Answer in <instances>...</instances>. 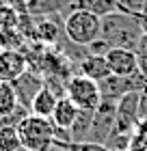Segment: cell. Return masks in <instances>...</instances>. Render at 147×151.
<instances>
[{"instance_id":"cell-2","label":"cell","mask_w":147,"mask_h":151,"mask_svg":"<svg viewBox=\"0 0 147 151\" xmlns=\"http://www.w3.org/2000/svg\"><path fill=\"white\" fill-rule=\"evenodd\" d=\"M63 30L67 41H72L74 45L89 47L93 41L100 39V17L89 11L72 9L63 19Z\"/></svg>"},{"instance_id":"cell-15","label":"cell","mask_w":147,"mask_h":151,"mask_svg":"<svg viewBox=\"0 0 147 151\" xmlns=\"http://www.w3.org/2000/svg\"><path fill=\"white\" fill-rule=\"evenodd\" d=\"M17 95L11 82L0 80V116H9L13 110L17 108Z\"/></svg>"},{"instance_id":"cell-16","label":"cell","mask_w":147,"mask_h":151,"mask_svg":"<svg viewBox=\"0 0 147 151\" xmlns=\"http://www.w3.org/2000/svg\"><path fill=\"white\" fill-rule=\"evenodd\" d=\"M22 140H20L17 125H4L0 127V151H20Z\"/></svg>"},{"instance_id":"cell-3","label":"cell","mask_w":147,"mask_h":151,"mask_svg":"<svg viewBox=\"0 0 147 151\" xmlns=\"http://www.w3.org/2000/svg\"><path fill=\"white\" fill-rule=\"evenodd\" d=\"M22 149L26 151H50L54 145V123L43 116L28 114L22 123H17Z\"/></svg>"},{"instance_id":"cell-19","label":"cell","mask_w":147,"mask_h":151,"mask_svg":"<svg viewBox=\"0 0 147 151\" xmlns=\"http://www.w3.org/2000/svg\"><path fill=\"white\" fill-rule=\"evenodd\" d=\"M128 151H147V119H141L136 123L134 132L130 136Z\"/></svg>"},{"instance_id":"cell-6","label":"cell","mask_w":147,"mask_h":151,"mask_svg":"<svg viewBox=\"0 0 147 151\" xmlns=\"http://www.w3.org/2000/svg\"><path fill=\"white\" fill-rule=\"evenodd\" d=\"M115 116H117V101H100V106L93 110V121H91L89 140L106 145L115 129Z\"/></svg>"},{"instance_id":"cell-5","label":"cell","mask_w":147,"mask_h":151,"mask_svg":"<svg viewBox=\"0 0 147 151\" xmlns=\"http://www.w3.org/2000/svg\"><path fill=\"white\" fill-rule=\"evenodd\" d=\"M138 95H141V91H130L117 101V116H115L113 134L132 136V132H134V127L138 123Z\"/></svg>"},{"instance_id":"cell-11","label":"cell","mask_w":147,"mask_h":151,"mask_svg":"<svg viewBox=\"0 0 147 151\" xmlns=\"http://www.w3.org/2000/svg\"><path fill=\"white\" fill-rule=\"evenodd\" d=\"M76 116H78V106H76L69 97H65V95H63V97L56 99V108H54L50 121H52L56 127L69 129V127H72V123L76 121Z\"/></svg>"},{"instance_id":"cell-4","label":"cell","mask_w":147,"mask_h":151,"mask_svg":"<svg viewBox=\"0 0 147 151\" xmlns=\"http://www.w3.org/2000/svg\"><path fill=\"white\" fill-rule=\"evenodd\" d=\"M65 97H69L78 106V110H95L102 101L100 86L95 80L87 78V76H72L65 82Z\"/></svg>"},{"instance_id":"cell-13","label":"cell","mask_w":147,"mask_h":151,"mask_svg":"<svg viewBox=\"0 0 147 151\" xmlns=\"http://www.w3.org/2000/svg\"><path fill=\"white\" fill-rule=\"evenodd\" d=\"M91 121H93V110H78V116L69 127V136L72 142H85L89 140V132H91Z\"/></svg>"},{"instance_id":"cell-12","label":"cell","mask_w":147,"mask_h":151,"mask_svg":"<svg viewBox=\"0 0 147 151\" xmlns=\"http://www.w3.org/2000/svg\"><path fill=\"white\" fill-rule=\"evenodd\" d=\"M56 93H52L50 88H48L43 84V88L33 97L30 101V114L35 116H43V119H50L52 112H54V108H56Z\"/></svg>"},{"instance_id":"cell-1","label":"cell","mask_w":147,"mask_h":151,"mask_svg":"<svg viewBox=\"0 0 147 151\" xmlns=\"http://www.w3.org/2000/svg\"><path fill=\"white\" fill-rule=\"evenodd\" d=\"M141 37H143V26L138 15L115 11L100 17V41L106 43L108 50L110 47L136 50Z\"/></svg>"},{"instance_id":"cell-8","label":"cell","mask_w":147,"mask_h":151,"mask_svg":"<svg viewBox=\"0 0 147 151\" xmlns=\"http://www.w3.org/2000/svg\"><path fill=\"white\" fill-rule=\"evenodd\" d=\"M28 69L24 50H0V80L13 82Z\"/></svg>"},{"instance_id":"cell-7","label":"cell","mask_w":147,"mask_h":151,"mask_svg":"<svg viewBox=\"0 0 147 151\" xmlns=\"http://www.w3.org/2000/svg\"><path fill=\"white\" fill-rule=\"evenodd\" d=\"M108 63V69L113 76H134L138 71V58L134 50H125V47H110L104 54Z\"/></svg>"},{"instance_id":"cell-22","label":"cell","mask_w":147,"mask_h":151,"mask_svg":"<svg viewBox=\"0 0 147 151\" xmlns=\"http://www.w3.org/2000/svg\"><path fill=\"white\" fill-rule=\"evenodd\" d=\"M59 149H67V151H108L104 145H100V142H91V140H85V142H67L65 147H59Z\"/></svg>"},{"instance_id":"cell-9","label":"cell","mask_w":147,"mask_h":151,"mask_svg":"<svg viewBox=\"0 0 147 151\" xmlns=\"http://www.w3.org/2000/svg\"><path fill=\"white\" fill-rule=\"evenodd\" d=\"M11 84H13V88H15L17 101L30 108L33 97L41 91V88H43V76H41V73H35V71H30V69H26L20 78L13 80Z\"/></svg>"},{"instance_id":"cell-18","label":"cell","mask_w":147,"mask_h":151,"mask_svg":"<svg viewBox=\"0 0 147 151\" xmlns=\"http://www.w3.org/2000/svg\"><path fill=\"white\" fill-rule=\"evenodd\" d=\"M26 43L20 30H0V50H24Z\"/></svg>"},{"instance_id":"cell-20","label":"cell","mask_w":147,"mask_h":151,"mask_svg":"<svg viewBox=\"0 0 147 151\" xmlns=\"http://www.w3.org/2000/svg\"><path fill=\"white\" fill-rule=\"evenodd\" d=\"M117 2V11L130 13V15H141L145 11L147 0H115Z\"/></svg>"},{"instance_id":"cell-10","label":"cell","mask_w":147,"mask_h":151,"mask_svg":"<svg viewBox=\"0 0 147 151\" xmlns=\"http://www.w3.org/2000/svg\"><path fill=\"white\" fill-rule=\"evenodd\" d=\"M78 71H80V76H87V78L95 80V82H102L104 78L110 76V69H108V63L104 58V54H93V52H89L78 63Z\"/></svg>"},{"instance_id":"cell-21","label":"cell","mask_w":147,"mask_h":151,"mask_svg":"<svg viewBox=\"0 0 147 151\" xmlns=\"http://www.w3.org/2000/svg\"><path fill=\"white\" fill-rule=\"evenodd\" d=\"M134 52H136V58H138V71H141L145 76V80H147V35L145 32H143V37L138 41Z\"/></svg>"},{"instance_id":"cell-17","label":"cell","mask_w":147,"mask_h":151,"mask_svg":"<svg viewBox=\"0 0 147 151\" xmlns=\"http://www.w3.org/2000/svg\"><path fill=\"white\" fill-rule=\"evenodd\" d=\"M20 28V11L13 4H0V30H17Z\"/></svg>"},{"instance_id":"cell-23","label":"cell","mask_w":147,"mask_h":151,"mask_svg":"<svg viewBox=\"0 0 147 151\" xmlns=\"http://www.w3.org/2000/svg\"><path fill=\"white\" fill-rule=\"evenodd\" d=\"M141 119H147V86L138 95V121Z\"/></svg>"},{"instance_id":"cell-14","label":"cell","mask_w":147,"mask_h":151,"mask_svg":"<svg viewBox=\"0 0 147 151\" xmlns=\"http://www.w3.org/2000/svg\"><path fill=\"white\" fill-rule=\"evenodd\" d=\"M74 9L89 11V13H93L97 17H104V15H108V13L117 11V2L115 0H76Z\"/></svg>"}]
</instances>
